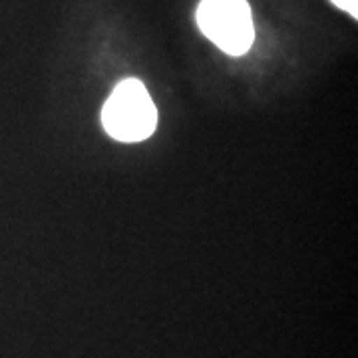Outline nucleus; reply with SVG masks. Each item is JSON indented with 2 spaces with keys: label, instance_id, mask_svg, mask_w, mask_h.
<instances>
[{
  "label": "nucleus",
  "instance_id": "nucleus-3",
  "mask_svg": "<svg viewBox=\"0 0 358 358\" xmlns=\"http://www.w3.org/2000/svg\"><path fill=\"white\" fill-rule=\"evenodd\" d=\"M334 6H338L341 10L348 13L352 18L358 16V0H331Z\"/></svg>",
  "mask_w": 358,
  "mask_h": 358
},
{
  "label": "nucleus",
  "instance_id": "nucleus-2",
  "mask_svg": "<svg viewBox=\"0 0 358 358\" xmlns=\"http://www.w3.org/2000/svg\"><path fill=\"white\" fill-rule=\"evenodd\" d=\"M197 24L207 38L229 56H243L255 40L253 14L247 0H201Z\"/></svg>",
  "mask_w": 358,
  "mask_h": 358
},
{
  "label": "nucleus",
  "instance_id": "nucleus-1",
  "mask_svg": "<svg viewBox=\"0 0 358 358\" xmlns=\"http://www.w3.org/2000/svg\"><path fill=\"white\" fill-rule=\"evenodd\" d=\"M102 124L117 141H143L155 131L157 110L140 80L120 82L103 103Z\"/></svg>",
  "mask_w": 358,
  "mask_h": 358
}]
</instances>
